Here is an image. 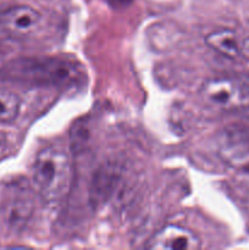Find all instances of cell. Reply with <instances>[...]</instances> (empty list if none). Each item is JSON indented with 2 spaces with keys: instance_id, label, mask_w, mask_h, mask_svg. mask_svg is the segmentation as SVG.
I'll use <instances>...</instances> for the list:
<instances>
[{
  "instance_id": "12",
  "label": "cell",
  "mask_w": 249,
  "mask_h": 250,
  "mask_svg": "<svg viewBox=\"0 0 249 250\" xmlns=\"http://www.w3.org/2000/svg\"><path fill=\"white\" fill-rule=\"evenodd\" d=\"M109 1L112 2V4H115V5H124V4H126V2L131 1V0H109Z\"/></svg>"
},
{
  "instance_id": "11",
  "label": "cell",
  "mask_w": 249,
  "mask_h": 250,
  "mask_svg": "<svg viewBox=\"0 0 249 250\" xmlns=\"http://www.w3.org/2000/svg\"><path fill=\"white\" fill-rule=\"evenodd\" d=\"M241 58L249 61V36L242 38V48H241Z\"/></svg>"
},
{
  "instance_id": "2",
  "label": "cell",
  "mask_w": 249,
  "mask_h": 250,
  "mask_svg": "<svg viewBox=\"0 0 249 250\" xmlns=\"http://www.w3.org/2000/svg\"><path fill=\"white\" fill-rule=\"evenodd\" d=\"M6 78L22 82L38 83V84L66 85L76 80L77 70L72 63L59 59L45 60H16L2 68Z\"/></svg>"
},
{
  "instance_id": "1",
  "label": "cell",
  "mask_w": 249,
  "mask_h": 250,
  "mask_svg": "<svg viewBox=\"0 0 249 250\" xmlns=\"http://www.w3.org/2000/svg\"><path fill=\"white\" fill-rule=\"evenodd\" d=\"M71 175L70 156L62 146H48L37 154L32 166V180L43 199H61L70 187Z\"/></svg>"
},
{
  "instance_id": "3",
  "label": "cell",
  "mask_w": 249,
  "mask_h": 250,
  "mask_svg": "<svg viewBox=\"0 0 249 250\" xmlns=\"http://www.w3.org/2000/svg\"><path fill=\"white\" fill-rule=\"evenodd\" d=\"M207 106L221 112H242L249 109V87L231 77L207 80L199 89Z\"/></svg>"
},
{
  "instance_id": "4",
  "label": "cell",
  "mask_w": 249,
  "mask_h": 250,
  "mask_svg": "<svg viewBox=\"0 0 249 250\" xmlns=\"http://www.w3.org/2000/svg\"><path fill=\"white\" fill-rule=\"evenodd\" d=\"M1 217L11 231H21L28 224L34 211V194L24 182H11L1 198Z\"/></svg>"
},
{
  "instance_id": "5",
  "label": "cell",
  "mask_w": 249,
  "mask_h": 250,
  "mask_svg": "<svg viewBox=\"0 0 249 250\" xmlns=\"http://www.w3.org/2000/svg\"><path fill=\"white\" fill-rule=\"evenodd\" d=\"M217 155L234 171L249 173V127L229 126L216 137Z\"/></svg>"
},
{
  "instance_id": "7",
  "label": "cell",
  "mask_w": 249,
  "mask_h": 250,
  "mask_svg": "<svg viewBox=\"0 0 249 250\" xmlns=\"http://www.w3.org/2000/svg\"><path fill=\"white\" fill-rule=\"evenodd\" d=\"M202 247L199 237L189 229L167 225L149 239L146 248L160 250H197Z\"/></svg>"
},
{
  "instance_id": "9",
  "label": "cell",
  "mask_w": 249,
  "mask_h": 250,
  "mask_svg": "<svg viewBox=\"0 0 249 250\" xmlns=\"http://www.w3.org/2000/svg\"><path fill=\"white\" fill-rule=\"evenodd\" d=\"M21 100L14 92L0 89V124H11L17 119Z\"/></svg>"
},
{
  "instance_id": "10",
  "label": "cell",
  "mask_w": 249,
  "mask_h": 250,
  "mask_svg": "<svg viewBox=\"0 0 249 250\" xmlns=\"http://www.w3.org/2000/svg\"><path fill=\"white\" fill-rule=\"evenodd\" d=\"M7 149H9V138H7V134L5 132L0 131V160L4 158Z\"/></svg>"
},
{
  "instance_id": "8",
  "label": "cell",
  "mask_w": 249,
  "mask_h": 250,
  "mask_svg": "<svg viewBox=\"0 0 249 250\" xmlns=\"http://www.w3.org/2000/svg\"><path fill=\"white\" fill-rule=\"evenodd\" d=\"M205 43L210 49L225 58L231 60L241 58L242 38L232 29L221 28L210 32L205 38Z\"/></svg>"
},
{
  "instance_id": "6",
  "label": "cell",
  "mask_w": 249,
  "mask_h": 250,
  "mask_svg": "<svg viewBox=\"0 0 249 250\" xmlns=\"http://www.w3.org/2000/svg\"><path fill=\"white\" fill-rule=\"evenodd\" d=\"M42 15L28 5H15L0 10V34L10 38H27L36 33Z\"/></svg>"
}]
</instances>
